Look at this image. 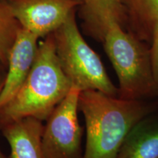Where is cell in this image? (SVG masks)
<instances>
[{
  "label": "cell",
  "instance_id": "6",
  "mask_svg": "<svg viewBox=\"0 0 158 158\" xmlns=\"http://www.w3.org/2000/svg\"><path fill=\"white\" fill-rule=\"evenodd\" d=\"M23 29L40 38L54 33L80 3L76 0H7Z\"/></svg>",
  "mask_w": 158,
  "mask_h": 158
},
{
  "label": "cell",
  "instance_id": "7",
  "mask_svg": "<svg viewBox=\"0 0 158 158\" xmlns=\"http://www.w3.org/2000/svg\"><path fill=\"white\" fill-rule=\"evenodd\" d=\"M40 38L21 28L18 33L7 62V71L0 92V108L20 89L30 73L36 57Z\"/></svg>",
  "mask_w": 158,
  "mask_h": 158
},
{
  "label": "cell",
  "instance_id": "15",
  "mask_svg": "<svg viewBox=\"0 0 158 158\" xmlns=\"http://www.w3.org/2000/svg\"><path fill=\"white\" fill-rule=\"evenodd\" d=\"M0 158H7L5 155V154L3 153L2 150V149H1V147H0Z\"/></svg>",
  "mask_w": 158,
  "mask_h": 158
},
{
  "label": "cell",
  "instance_id": "3",
  "mask_svg": "<svg viewBox=\"0 0 158 158\" xmlns=\"http://www.w3.org/2000/svg\"><path fill=\"white\" fill-rule=\"evenodd\" d=\"M74 10L53 33L56 52L72 87L82 92L97 90L117 97L118 91L108 76L101 59L81 33Z\"/></svg>",
  "mask_w": 158,
  "mask_h": 158
},
{
  "label": "cell",
  "instance_id": "8",
  "mask_svg": "<svg viewBox=\"0 0 158 158\" xmlns=\"http://www.w3.org/2000/svg\"><path fill=\"white\" fill-rule=\"evenodd\" d=\"M10 149V158H44L40 120L26 117L0 127Z\"/></svg>",
  "mask_w": 158,
  "mask_h": 158
},
{
  "label": "cell",
  "instance_id": "11",
  "mask_svg": "<svg viewBox=\"0 0 158 158\" xmlns=\"http://www.w3.org/2000/svg\"><path fill=\"white\" fill-rule=\"evenodd\" d=\"M125 23L140 40H152L158 27V0H121Z\"/></svg>",
  "mask_w": 158,
  "mask_h": 158
},
{
  "label": "cell",
  "instance_id": "2",
  "mask_svg": "<svg viewBox=\"0 0 158 158\" xmlns=\"http://www.w3.org/2000/svg\"><path fill=\"white\" fill-rule=\"evenodd\" d=\"M71 88L59 64L52 33L40 41L29 76L15 96L0 108V127L26 117L46 121Z\"/></svg>",
  "mask_w": 158,
  "mask_h": 158
},
{
  "label": "cell",
  "instance_id": "10",
  "mask_svg": "<svg viewBox=\"0 0 158 158\" xmlns=\"http://www.w3.org/2000/svg\"><path fill=\"white\" fill-rule=\"evenodd\" d=\"M118 158H158V124L140 121L130 130Z\"/></svg>",
  "mask_w": 158,
  "mask_h": 158
},
{
  "label": "cell",
  "instance_id": "14",
  "mask_svg": "<svg viewBox=\"0 0 158 158\" xmlns=\"http://www.w3.org/2000/svg\"><path fill=\"white\" fill-rule=\"evenodd\" d=\"M2 68H5V67H4L3 65L0 63V92H1L2 89L4 80H5V77H4L2 72Z\"/></svg>",
  "mask_w": 158,
  "mask_h": 158
},
{
  "label": "cell",
  "instance_id": "4",
  "mask_svg": "<svg viewBox=\"0 0 158 158\" xmlns=\"http://www.w3.org/2000/svg\"><path fill=\"white\" fill-rule=\"evenodd\" d=\"M102 43L118 76L119 98L138 100L157 92L150 49L141 40L114 23L108 27Z\"/></svg>",
  "mask_w": 158,
  "mask_h": 158
},
{
  "label": "cell",
  "instance_id": "9",
  "mask_svg": "<svg viewBox=\"0 0 158 158\" xmlns=\"http://www.w3.org/2000/svg\"><path fill=\"white\" fill-rule=\"evenodd\" d=\"M85 33L102 43L108 27L125 23L121 0H76Z\"/></svg>",
  "mask_w": 158,
  "mask_h": 158
},
{
  "label": "cell",
  "instance_id": "12",
  "mask_svg": "<svg viewBox=\"0 0 158 158\" xmlns=\"http://www.w3.org/2000/svg\"><path fill=\"white\" fill-rule=\"evenodd\" d=\"M21 28L7 0H0V63L4 67H7L11 49Z\"/></svg>",
  "mask_w": 158,
  "mask_h": 158
},
{
  "label": "cell",
  "instance_id": "13",
  "mask_svg": "<svg viewBox=\"0 0 158 158\" xmlns=\"http://www.w3.org/2000/svg\"><path fill=\"white\" fill-rule=\"evenodd\" d=\"M151 40L152 42V48L150 49L152 68L154 78L158 88V27H156L154 31Z\"/></svg>",
  "mask_w": 158,
  "mask_h": 158
},
{
  "label": "cell",
  "instance_id": "5",
  "mask_svg": "<svg viewBox=\"0 0 158 158\" xmlns=\"http://www.w3.org/2000/svg\"><path fill=\"white\" fill-rule=\"evenodd\" d=\"M80 92L71 88L47 118L42 135L44 158H83V129L78 116Z\"/></svg>",
  "mask_w": 158,
  "mask_h": 158
},
{
  "label": "cell",
  "instance_id": "1",
  "mask_svg": "<svg viewBox=\"0 0 158 158\" xmlns=\"http://www.w3.org/2000/svg\"><path fill=\"white\" fill-rule=\"evenodd\" d=\"M78 110L86 124L83 158H118L124 140L147 114L138 100L111 96L97 90L80 92Z\"/></svg>",
  "mask_w": 158,
  "mask_h": 158
}]
</instances>
